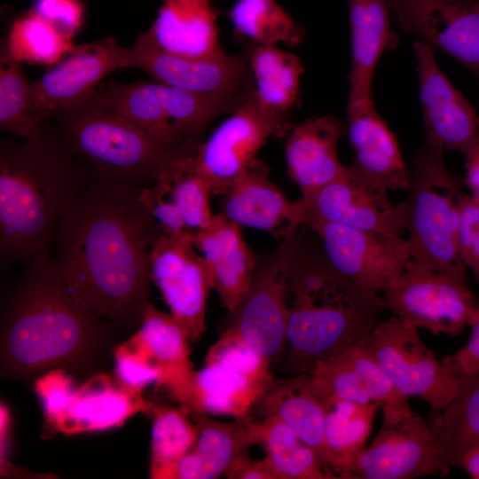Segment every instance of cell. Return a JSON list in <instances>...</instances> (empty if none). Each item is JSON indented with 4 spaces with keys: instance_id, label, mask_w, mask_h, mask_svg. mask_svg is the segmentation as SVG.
I'll return each instance as SVG.
<instances>
[{
    "instance_id": "6da1fadb",
    "label": "cell",
    "mask_w": 479,
    "mask_h": 479,
    "mask_svg": "<svg viewBox=\"0 0 479 479\" xmlns=\"http://www.w3.org/2000/svg\"><path fill=\"white\" fill-rule=\"evenodd\" d=\"M139 184L93 176L57 227L51 258L72 295L122 331H137L150 305V252L163 232Z\"/></svg>"
},
{
    "instance_id": "7a4b0ae2",
    "label": "cell",
    "mask_w": 479,
    "mask_h": 479,
    "mask_svg": "<svg viewBox=\"0 0 479 479\" xmlns=\"http://www.w3.org/2000/svg\"><path fill=\"white\" fill-rule=\"evenodd\" d=\"M123 332L68 291L49 251L24 262L0 311V375L34 382L60 369L73 377L102 373Z\"/></svg>"
},
{
    "instance_id": "3957f363",
    "label": "cell",
    "mask_w": 479,
    "mask_h": 479,
    "mask_svg": "<svg viewBox=\"0 0 479 479\" xmlns=\"http://www.w3.org/2000/svg\"><path fill=\"white\" fill-rule=\"evenodd\" d=\"M93 177L59 135L0 142V268L49 251L57 227Z\"/></svg>"
},
{
    "instance_id": "277c9868",
    "label": "cell",
    "mask_w": 479,
    "mask_h": 479,
    "mask_svg": "<svg viewBox=\"0 0 479 479\" xmlns=\"http://www.w3.org/2000/svg\"><path fill=\"white\" fill-rule=\"evenodd\" d=\"M290 298L286 368L308 373L320 359L360 343L387 309L384 298L356 285L327 260L319 240L301 229L287 279Z\"/></svg>"
},
{
    "instance_id": "5b68a950",
    "label": "cell",
    "mask_w": 479,
    "mask_h": 479,
    "mask_svg": "<svg viewBox=\"0 0 479 479\" xmlns=\"http://www.w3.org/2000/svg\"><path fill=\"white\" fill-rule=\"evenodd\" d=\"M57 116L59 137L71 154L93 176L114 181L149 185L172 161L202 142L165 145L91 96Z\"/></svg>"
},
{
    "instance_id": "8992f818",
    "label": "cell",
    "mask_w": 479,
    "mask_h": 479,
    "mask_svg": "<svg viewBox=\"0 0 479 479\" xmlns=\"http://www.w3.org/2000/svg\"><path fill=\"white\" fill-rule=\"evenodd\" d=\"M444 149L425 139L412 161L406 198L398 204L411 259L467 277L457 248L459 203L465 192L446 169Z\"/></svg>"
},
{
    "instance_id": "52a82bcc",
    "label": "cell",
    "mask_w": 479,
    "mask_h": 479,
    "mask_svg": "<svg viewBox=\"0 0 479 479\" xmlns=\"http://www.w3.org/2000/svg\"><path fill=\"white\" fill-rule=\"evenodd\" d=\"M91 97L172 146L203 141L207 127L238 105L201 97L159 82L100 84Z\"/></svg>"
},
{
    "instance_id": "ba28073f",
    "label": "cell",
    "mask_w": 479,
    "mask_h": 479,
    "mask_svg": "<svg viewBox=\"0 0 479 479\" xmlns=\"http://www.w3.org/2000/svg\"><path fill=\"white\" fill-rule=\"evenodd\" d=\"M271 365L240 336L224 329L208 349L205 365L195 371L181 407L236 420L249 417L274 379Z\"/></svg>"
},
{
    "instance_id": "9c48e42d",
    "label": "cell",
    "mask_w": 479,
    "mask_h": 479,
    "mask_svg": "<svg viewBox=\"0 0 479 479\" xmlns=\"http://www.w3.org/2000/svg\"><path fill=\"white\" fill-rule=\"evenodd\" d=\"M401 395L418 397L439 413L458 394L459 380L428 349L418 326L397 316L378 321L360 342Z\"/></svg>"
},
{
    "instance_id": "30bf717a",
    "label": "cell",
    "mask_w": 479,
    "mask_h": 479,
    "mask_svg": "<svg viewBox=\"0 0 479 479\" xmlns=\"http://www.w3.org/2000/svg\"><path fill=\"white\" fill-rule=\"evenodd\" d=\"M383 293L394 316L434 334H460L472 325L479 307L467 277L412 259Z\"/></svg>"
},
{
    "instance_id": "8fae6325",
    "label": "cell",
    "mask_w": 479,
    "mask_h": 479,
    "mask_svg": "<svg viewBox=\"0 0 479 479\" xmlns=\"http://www.w3.org/2000/svg\"><path fill=\"white\" fill-rule=\"evenodd\" d=\"M295 236L258 255L247 290L223 323V330L232 331L271 362L283 355L286 346L287 279Z\"/></svg>"
},
{
    "instance_id": "7c38bea8",
    "label": "cell",
    "mask_w": 479,
    "mask_h": 479,
    "mask_svg": "<svg viewBox=\"0 0 479 479\" xmlns=\"http://www.w3.org/2000/svg\"><path fill=\"white\" fill-rule=\"evenodd\" d=\"M130 67L150 75L156 82L216 100L244 103L255 91L247 48L240 54L224 51L204 58L166 52L147 31L129 48Z\"/></svg>"
},
{
    "instance_id": "4fadbf2b",
    "label": "cell",
    "mask_w": 479,
    "mask_h": 479,
    "mask_svg": "<svg viewBox=\"0 0 479 479\" xmlns=\"http://www.w3.org/2000/svg\"><path fill=\"white\" fill-rule=\"evenodd\" d=\"M407 397L381 406L382 423L346 479H412L442 475L429 423L412 411Z\"/></svg>"
},
{
    "instance_id": "5bb4252c",
    "label": "cell",
    "mask_w": 479,
    "mask_h": 479,
    "mask_svg": "<svg viewBox=\"0 0 479 479\" xmlns=\"http://www.w3.org/2000/svg\"><path fill=\"white\" fill-rule=\"evenodd\" d=\"M288 126V114L266 109L254 91L200 145L196 162L211 195L224 194L268 139L283 136Z\"/></svg>"
},
{
    "instance_id": "9a60e30c",
    "label": "cell",
    "mask_w": 479,
    "mask_h": 479,
    "mask_svg": "<svg viewBox=\"0 0 479 479\" xmlns=\"http://www.w3.org/2000/svg\"><path fill=\"white\" fill-rule=\"evenodd\" d=\"M192 233L161 234L150 252L152 282L192 342L206 331V306L211 283Z\"/></svg>"
},
{
    "instance_id": "2e32d148",
    "label": "cell",
    "mask_w": 479,
    "mask_h": 479,
    "mask_svg": "<svg viewBox=\"0 0 479 479\" xmlns=\"http://www.w3.org/2000/svg\"><path fill=\"white\" fill-rule=\"evenodd\" d=\"M329 263L356 285L374 293L386 287L411 260L407 240L322 221L310 222Z\"/></svg>"
},
{
    "instance_id": "e0dca14e",
    "label": "cell",
    "mask_w": 479,
    "mask_h": 479,
    "mask_svg": "<svg viewBox=\"0 0 479 479\" xmlns=\"http://www.w3.org/2000/svg\"><path fill=\"white\" fill-rule=\"evenodd\" d=\"M130 67L129 48L113 37L73 47L31 83L34 114L42 121L86 101L114 70Z\"/></svg>"
},
{
    "instance_id": "ac0fdd59",
    "label": "cell",
    "mask_w": 479,
    "mask_h": 479,
    "mask_svg": "<svg viewBox=\"0 0 479 479\" xmlns=\"http://www.w3.org/2000/svg\"><path fill=\"white\" fill-rule=\"evenodd\" d=\"M400 27L450 55L479 82V0H389Z\"/></svg>"
},
{
    "instance_id": "d6986e66",
    "label": "cell",
    "mask_w": 479,
    "mask_h": 479,
    "mask_svg": "<svg viewBox=\"0 0 479 479\" xmlns=\"http://www.w3.org/2000/svg\"><path fill=\"white\" fill-rule=\"evenodd\" d=\"M221 213L240 227L270 233L279 243L294 238L307 224L304 199L289 200L256 159L223 194Z\"/></svg>"
},
{
    "instance_id": "ffe728a7",
    "label": "cell",
    "mask_w": 479,
    "mask_h": 479,
    "mask_svg": "<svg viewBox=\"0 0 479 479\" xmlns=\"http://www.w3.org/2000/svg\"><path fill=\"white\" fill-rule=\"evenodd\" d=\"M302 197L307 206V224L322 221L391 236L404 232L399 204L392 203L388 192L368 183L351 164L311 196Z\"/></svg>"
},
{
    "instance_id": "44dd1931",
    "label": "cell",
    "mask_w": 479,
    "mask_h": 479,
    "mask_svg": "<svg viewBox=\"0 0 479 479\" xmlns=\"http://www.w3.org/2000/svg\"><path fill=\"white\" fill-rule=\"evenodd\" d=\"M199 148L172 161L139 190L141 202L164 234H195L214 216L212 195L196 162Z\"/></svg>"
},
{
    "instance_id": "7402d4cb",
    "label": "cell",
    "mask_w": 479,
    "mask_h": 479,
    "mask_svg": "<svg viewBox=\"0 0 479 479\" xmlns=\"http://www.w3.org/2000/svg\"><path fill=\"white\" fill-rule=\"evenodd\" d=\"M426 139L465 154L479 139V115L438 67L432 47L415 42Z\"/></svg>"
},
{
    "instance_id": "603a6c76",
    "label": "cell",
    "mask_w": 479,
    "mask_h": 479,
    "mask_svg": "<svg viewBox=\"0 0 479 479\" xmlns=\"http://www.w3.org/2000/svg\"><path fill=\"white\" fill-rule=\"evenodd\" d=\"M193 241L206 263L212 289L231 311L249 287L259 254L244 240L241 227L222 213L214 214L209 224L193 235Z\"/></svg>"
},
{
    "instance_id": "cb8c5ba5",
    "label": "cell",
    "mask_w": 479,
    "mask_h": 479,
    "mask_svg": "<svg viewBox=\"0 0 479 479\" xmlns=\"http://www.w3.org/2000/svg\"><path fill=\"white\" fill-rule=\"evenodd\" d=\"M345 132L334 116L307 119L290 133L285 145L289 177L302 196L310 197L344 171L338 157V144Z\"/></svg>"
},
{
    "instance_id": "d4e9b609",
    "label": "cell",
    "mask_w": 479,
    "mask_h": 479,
    "mask_svg": "<svg viewBox=\"0 0 479 479\" xmlns=\"http://www.w3.org/2000/svg\"><path fill=\"white\" fill-rule=\"evenodd\" d=\"M308 373L322 400L376 403L381 407L406 397L360 343L318 360Z\"/></svg>"
},
{
    "instance_id": "484cf974",
    "label": "cell",
    "mask_w": 479,
    "mask_h": 479,
    "mask_svg": "<svg viewBox=\"0 0 479 479\" xmlns=\"http://www.w3.org/2000/svg\"><path fill=\"white\" fill-rule=\"evenodd\" d=\"M352 65L348 79L347 114L373 105L372 81L377 63L386 50L397 47L398 36L391 30L385 0H347Z\"/></svg>"
},
{
    "instance_id": "4316f807",
    "label": "cell",
    "mask_w": 479,
    "mask_h": 479,
    "mask_svg": "<svg viewBox=\"0 0 479 479\" xmlns=\"http://www.w3.org/2000/svg\"><path fill=\"white\" fill-rule=\"evenodd\" d=\"M153 403L121 387L104 372L75 388L51 428L63 434L105 430L122 425L137 412L150 413Z\"/></svg>"
},
{
    "instance_id": "83f0119b",
    "label": "cell",
    "mask_w": 479,
    "mask_h": 479,
    "mask_svg": "<svg viewBox=\"0 0 479 479\" xmlns=\"http://www.w3.org/2000/svg\"><path fill=\"white\" fill-rule=\"evenodd\" d=\"M347 114L349 143L355 152L352 167L381 191H405L409 169L394 134L373 105Z\"/></svg>"
},
{
    "instance_id": "f1b7e54d",
    "label": "cell",
    "mask_w": 479,
    "mask_h": 479,
    "mask_svg": "<svg viewBox=\"0 0 479 479\" xmlns=\"http://www.w3.org/2000/svg\"><path fill=\"white\" fill-rule=\"evenodd\" d=\"M216 0H162L146 30L162 51L186 58H204L224 51L219 40Z\"/></svg>"
},
{
    "instance_id": "f546056e",
    "label": "cell",
    "mask_w": 479,
    "mask_h": 479,
    "mask_svg": "<svg viewBox=\"0 0 479 479\" xmlns=\"http://www.w3.org/2000/svg\"><path fill=\"white\" fill-rule=\"evenodd\" d=\"M185 411L197 426L198 436L194 446L177 462L172 479L219 478L254 444L252 416L223 422L204 412Z\"/></svg>"
},
{
    "instance_id": "4dcf8cb0",
    "label": "cell",
    "mask_w": 479,
    "mask_h": 479,
    "mask_svg": "<svg viewBox=\"0 0 479 479\" xmlns=\"http://www.w3.org/2000/svg\"><path fill=\"white\" fill-rule=\"evenodd\" d=\"M130 339L160 369L161 379L157 388L164 389L182 404L195 373L190 359L192 342L183 326L170 312L150 303Z\"/></svg>"
},
{
    "instance_id": "1f68e13d",
    "label": "cell",
    "mask_w": 479,
    "mask_h": 479,
    "mask_svg": "<svg viewBox=\"0 0 479 479\" xmlns=\"http://www.w3.org/2000/svg\"><path fill=\"white\" fill-rule=\"evenodd\" d=\"M254 411L259 418H274L291 428L316 452L327 471L325 404L316 391L309 373L273 379L255 404L252 412Z\"/></svg>"
},
{
    "instance_id": "d6a6232c",
    "label": "cell",
    "mask_w": 479,
    "mask_h": 479,
    "mask_svg": "<svg viewBox=\"0 0 479 479\" xmlns=\"http://www.w3.org/2000/svg\"><path fill=\"white\" fill-rule=\"evenodd\" d=\"M325 404L326 467L336 478L346 476L366 448L373 422L381 407L376 403L359 404L339 399Z\"/></svg>"
},
{
    "instance_id": "836d02e7",
    "label": "cell",
    "mask_w": 479,
    "mask_h": 479,
    "mask_svg": "<svg viewBox=\"0 0 479 479\" xmlns=\"http://www.w3.org/2000/svg\"><path fill=\"white\" fill-rule=\"evenodd\" d=\"M455 397L429 420L438 450L442 477L464 452L479 444V373L458 378Z\"/></svg>"
},
{
    "instance_id": "e575fe53",
    "label": "cell",
    "mask_w": 479,
    "mask_h": 479,
    "mask_svg": "<svg viewBox=\"0 0 479 479\" xmlns=\"http://www.w3.org/2000/svg\"><path fill=\"white\" fill-rule=\"evenodd\" d=\"M251 434L254 444L265 452L277 479H335L316 452L282 421L252 418Z\"/></svg>"
},
{
    "instance_id": "d590c367",
    "label": "cell",
    "mask_w": 479,
    "mask_h": 479,
    "mask_svg": "<svg viewBox=\"0 0 479 479\" xmlns=\"http://www.w3.org/2000/svg\"><path fill=\"white\" fill-rule=\"evenodd\" d=\"M247 51L256 98L266 109L288 114L299 95L300 59L277 45L250 44Z\"/></svg>"
},
{
    "instance_id": "8d00e7d4",
    "label": "cell",
    "mask_w": 479,
    "mask_h": 479,
    "mask_svg": "<svg viewBox=\"0 0 479 479\" xmlns=\"http://www.w3.org/2000/svg\"><path fill=\"white\" fill-rule=\"evenodd\" d=\"M235 32L255 45H298L304 30L275 0H237L228 12Z\"/></svg>"
},
{
    "instance_id": "74e56055",
    "label": "cell",
    "mask_w": 479,
    "mask_h": 479,
    "mask_svg": "<svg viewBox=\"0 0 479 479\" xmlns=\"http://www.w3.org/2000/svg\"><path fill=\"white\" fill-rule=\"evenodd\" d=\"M0 130L21 139L37 137L45 131L32 110L31 83L22 62L4 42L0 51Z\"/></svg>"
},
{
    "instance_id": "f35d334b",
    "label": "cell",
    "mask_w": 479,
    "mask_h": 479,
    "mask_svg": "<svg viewBox=\"0 0 479 479\" xmlns=\"http://www.w3.org/2000/svg\"><path fill=\"white\" fill-rule=\"evenodd\" d=\"M150 476L172 479L177 462L195 444L198 428L184 408L153 404Z\"/></svg>"
},
{
    "instance_id": "ab89813d",
    "label": "cell",
    "mask_w": 479,
    "mask_h": 479,
    "mask_svg": "<svg viewBox=\"0 0 479 479\" xmlns=\"http://www.w3.org/2000/svg\"><path fill=\"white\" fill-rule=\"evenodd\" d=\"M49 22L30 10L12 24L4 41L11 53L20 61L39 63L59 61L73 47Z\"/></svg>"
},
{
    "instance_id": "60d3db41",
    "label": "cell",
    "mask_w": 479,
    "mask_h": 479,
    "mask_svg": "<svg viewBox=\"0 0 479 479\" xmlns=\"http://www.w3.org/2000/svg\"><path fill=\"white\" fill-rule=\"evenodd\" d=\"M115 381L137 394L151 384L159 385L161 373L151 359L130 338L121 342L114 354Z\"/></svg>"
},
{
    "instance_id": "b9f144b4",
    "label": "cell",
    "mask_w": 479,
    "mask_h": 479,
    "mask_svg": "<svg viewBox=\"0 0 479 479\" xmlns=\"http://www.w3.org/2000/svg\"><path fill=\"white\" fill-rule=\"evenodd\" d=\"M459 209L458 253L479 283V198L465 192L459 200Z\"/></svg>"
},
{
    "instance_id": "7bdbcfd3",
    "label": "cell",
    "mask_w": 479,
    "mask_h": 479,
    "mask_svg": "<svg viewBox=\"0 0 479 479\" xmlns=\"http://www.w3.org/2000/svg\"><path fill=\"white\" fill-rule=\"evenodd\" d=\"M32 11L69 41L81 26L83 17V8L79 0H35Z\"/></svg>"
},
{
    "instance_id": "ee69618b",
    "label": "cell",
    "mask_w": 479,
    "mask_h": 479,
    "mask_svg": "<svg viewBox=\"0 0 479 479\" xmlns=\"http://www.w3.org/2000/svg\"><path fill=\"white\" fill-rule=\"evenodd\" d=\"M467 344L452 355L441 359L447 371L457 379L479 373V307Z\"/></svg>"
},
{
    "instance_id": "f6af8a7d",
    "label": "cell",
    "mask_w": 479,
    "mask_h": 479,
    "mask_svg": "<svg viewBox=\"0 0 479 479\" xmlns=\"http://www.w3.org/2000/svg\"><path fill=\"white\" fill-rule=\"evenodd\" d=\"M225 476L229 479H277L265 457L253 460L247 454L235 460Z\"/></svg>"
},
{
    "instance_id": "bcb514c9",
    "label": "cell",
    "mask_w": 479,
    "mask_h": 479,
    "mask_svg": "<svg viewBox=\"0 0 479 479\" xmlns=\"http://www.w3.org/2000/svg\"><path fill=\"white\" fill-rule=\"evenodd\" d=\"M464 155L466 174L463 181L470 190V194L479 198V139Z\"/></svg>"
},
{
    "instance_id": "7dc6e473",
    "label": "cell",
    "mask_w": 479,
    "mask_h": 479,
    "mask_svg": "<svg viewBox=\"0 0 479 479\" xmlns=\"http://www.w3.org/2000/svg\"><path fill=\"white\" fill-rule=\"evenodd\" d=\"M453 467H460L472 478L479 479V444L464 452Z\"/></svg>"
}]
</instances>
